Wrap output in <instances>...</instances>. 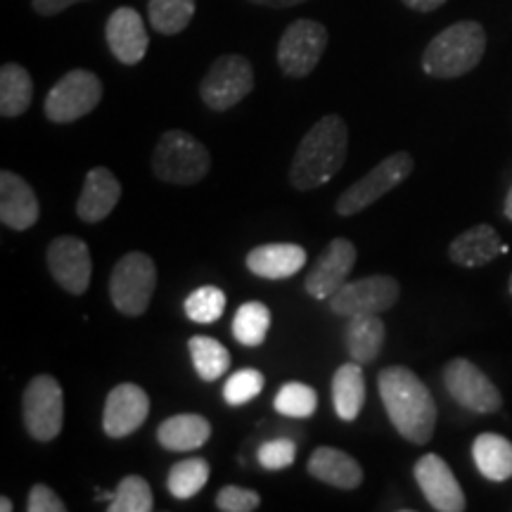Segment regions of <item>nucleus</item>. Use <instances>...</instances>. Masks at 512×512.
<instances>
[{"label":"nucleus","mask_w":512,"mask_h":512,"mask_svg":"<svg viewBox=\"0 0 512 512\" xmlns=\"http://www.w3.org/2000/svg\"><path fill=\"white\" fill-rule=\"evenodd\" d=\"M306 249L294 242H268V245L254 247L247 254V271L256 278L266 280H285L297 275L306 266Z\"/></svg>","instance_id":"21"},{"label":"nucleus","mask_w":512,"mask_h":512,"mask_svg":"<svg viewBox=\"0 0 512 512\" xmlns=\"http://www.w3.org/2000/svg\"><path fill=\"white\" fill-rule=\"evenodd\" d=\"M264 384H266V377L261 370L242 368L238 373L228 377L226 387H223V401L233 408L247 406L249 401H254L256 396L264 392Z\"/></svg>","instance_id":"35"},{"label":"nucleus","mask_w":512,"mask_h":512,"mask_svg":"<svg viewBox=\"0 0 512 512\" xmlns=\"http://www.w3.org/2000/svg\"><path fill=\"white\" fill-rule=\"evenodd\" d=\"M349 155V126L339 114L318 119L299 143L290 164L292 188L309 192L330 183Z\"/></svg>","instance_id":"2"},{"label":"nucleus","mask_w":512,"mask_h":512,"mask_svg":"<svg viewBox=\"0 0 512 512\" xmlns=\"http://www.w3.org/2000/svg\"><path fill=\"white\" fill-rule=\"evenodd\" d=\"M377 392L396 432L415 446L430 444L437 427V403L427 384L406 366H387L377 375Z\"/></svg>","instance_id":"1"},{"label":"nucleus","mask_w":512,"mask_h":512,"mask_svg":"<svg viewBox=\"0 0 512 512\" xmlns=\"http://www.w3.org/2000/svg\"><path fill=\"white\" fill-rule=\"evenodd\" d=\"M415 162L411 152H394V155L384 157L380 164L373 166L366 176L358 178L356 183H351L342 195L337 197L335 211L339 216H356L363 209H368L370 204L382 200L387 192L399 188L403 181H408V176L413 174Z\"/></svg>","instance_id":"6"},{"label":"nucleus","mask_w":512,"mask_h":512,"mask_svg":"<svg viewBox=\"0 0 512 512\" xmlns=\"http://www.w3.org/2000/svg\"><path fill=\"white\" fill-rule=\"evenodd\" d=\"M152 508H155V496H152L150 484L138 475L121 479L114 498L107 505L110 512H150Z\"/></svg>","instance_id":"34"},{"label":"nucleus","mask_w":512,"mask_h":512,"mask_svg":"<svg viewBox=\"0 0 512 512\" xmlns=\"http://www.w3.org/2000/svg\"><path fill=\"white\" fill-rule=\"evenodd\" d=\"M211 475V467L204 458H188L181 463L171 465L166 475V489L178 501H190L207 486Z\"/></svg>","instance_id":"31"},{"label":"nucleus","mask_w":512,"mask_h":512,"mask_svg":"<svg viewBox=\"0 0 512 512\" xmlns=\"http://www.w3.org/2000/svg\"><path fill=\"white\" fill-rule=\"evenodd\" d=\"M41 204L31 185L12 171H0V223L17 233L34 228Z\"/></svg>","instance_id":"18"},{"label":"nucleus","mask_w":512,"mask_h":512,"mask_svg":"<svg viewBox=\"0 0 512 512\" xmlns=\"http://www.w3.org/2000/svg\"><path fill=\"white\" fill-rule=\"evenodd\" d=\"M76 3H88V0H31V8H34L38 15L53 17L60 15L67 8H72Z\"/></svg>","instance_id":"39"},{"label":"nucleus","mask_w":512,"mask_h":512,"mask_svg":"<svg viewBox=\"0 0 512 512\" xmlns=\"http://www.w3.org/2000/svg\"><path fill=\"white\" fill-rule=\"evenodd\" d=\"M309 475L318 482L335 486L342 491H354L363 484V467L356 458H351L347 451L335 446H318L311 453Z\"/></svg>","instance_id":"22"},{"label":"nucleus","mask_w":512,"mask_h":512,"mask_svg":"<svg viewBox=\"0 0 512 512\" xmlns=\"http://www.w3.org/2000/svg\"><path fill=\"white\" fill-rule=\"evenodd\" d=\"M102 100V81L88 69H72L50 88L43 112L53 124H74L91 114Z\"/></svg>","instance_id":"7"},{"label":"nucleus","mask_w":512,"mask_h":512,"mask_svg":"<svg viewBox=\"0 0 512 512\" xmlns=\"http://www.w3.org/2000/svg\"><path fill=\"white\" fill-rule=\"evenodd\" d=\"M22 420L29 437L48 444L64 425V392L53 375H36L22 394Z\"/></svg>","instance_id":"8"},{"label":"nucleus","mask_w":512,"mask_h":512,"mask_svg":"<svg viewBox=\"0 0 512 512\" xmlns=\"http://www.w3.org/2000/svg\"><path fill=\"white\" fill-rule=\"evenodd\" d=\"M12 508H15V505H12V501H10L8 496L0 498V510H3V512H12Z\"/></svg>","instance_id":"43"},{"label":"nucleus","mask_w":512,"mask_h":512,"mask_svg":"<svg viewBox=\"0 0 512 512\" xmlns=\"http://www.w3.org/2000/svg\"><path fill=\"white\" fill-rule=\"evenodd\" d=\"M256 460L264 470H285L297 460V444L287 437L264 441L256 451Z\"/></svg>","instance_id":"36"},{"label":"nucleus","mask_w":512,"mask_h":512,"mask_svg":"<svg viewBox=\"0 0 512 512\" xmlns=\"http://www.w3.org/2000/svg\"><path fill=\"white\" fill-rule=\"evenodd\" d=\"M188 351L195 373L202 382H216L230 368V351L219 339L207 335H195L188 339Z\"/></svg>","instance_id":"28"},{"label":"nucleus","mask_w":512,"mask_h":512,"mask_svg":"<svg viewBox=\"0 0 512 512\" xmlns=\"http://www.w3.org/2000/svg\"><path fill=\"white\" fill-rule=\"evenodd\" d=\"M105 38L112 55L126 67L143 62L147 48H150V36H147L143 17H140L138 10L126 8V5L114 10L107 19Z\"/></svg>","instance_id":"17"},{"label":"nucleus","mask_w":512,"mask_h":512,"mask_svg":"<svg viewBox=\"0 0 512 512\" xmlns=\"http://www.w3.org/2000/svg\"><path fill=\"white\" fill-rule=\"evenodd\" d=\"M261 496L254 489L228 484L216 494V508L221 512H254L259 510Z\"/></svg>","instance_id":"37"},{"label":"nucleus","mask_w":512,"mask_h":512,"mask_svg":"<svg viewBox=\"0 0 512 512\" xmlns=\"http://www.w3.org/2000/svg\"><path fill=\"white\" fill-rule=\"evenodd\" d=\"M211 169L209 150L195 136L181 128L162 133L152 152V174L171 185H195L207 178Z\"/></svg>","instance_id":"4"},{"label":"nucleus","mask_w":512,"mask_h":512,"mask_svg":"<svg viewBox=\"0 0 512 512\" xmlns=\"http://www.w3.org/2000/svg\"><path fill=\"white\" fill-rule=\"evenodd\" d=\"M441 380H444L448 396L460 408H467V411L479 415L496 413L503 408V394L498 392L491 377L467 358H451L444 366Z\"/></svg>","instance_id":"10"},{"label":"nucleus","mask_w":512,"mask_h":512,"mask_svg":"<svg viewBox=\"0 0 512 512\" xmlns=\"http://www.w3.org/2000/svg\"><path fill=\"white\" fill-rule=\"evenodd\" d=\"M472 460L489 482L501 484L512 479V441L501 437V434H479L472 444Z\"/></svg>","instance_id":"26"},{"label":"nucleus","mask_w":512,"mask_h":512,"mask_svg":"<svg viewBox=\"0 0 512 512\" xmlns=\"http://www.w3.org/2000/svg\"><path fill=\"white\" fill-rule=\"evenodd\" d=\"M27 512H67V503L48 484H34L27 496Z\"/></svg>","instance_id":"38"},{"label":"nucleus","mask_w":512,"mask_h":512,"mask_svg":"<svg viewBox=\"0 0 512 512\" xmlns=\"http://www.w3.org/2000/svg\"><path fill=\"white\" fill-rule=\"evenodd\" d=\"M254 91V69L245 55H221L200 81V98L211 112H226Z\"/></svg>","instance_id":"9"},{"label":"nucleus","mask_w":512,"mask_h":512,"mask_svg":"<svg viewBox=\"0 0 512 512\" xmlns=\"http://www.w3.org/2000/svg\"><path fill=\"white\" fill-rule=\"evenodd\" d=\"M211 439V422L200 413H178L157 427V441L166 451H195Z\"/></svg>","instance_id":"24"},{"label":"nucleus","mask_w":512,"mask_h":512,"mask_svg":"<svg viewBox=\"0 0 512 512\" xmlns=\"http://www.w3.org/2000/svg\"><path fill=\"white\" fill-rule=\"evenodd\" d=\"M503 214H505V219H508V221L512 223V185H510L508 195H505V202H503Z\"/></svg>","instance_id":"42"},{"label":"nucleus","mask_w":512,"mask_h":512,"mask_svg":"<svg viewBox=\"0 0 512 512\" xmlns=\"http://www.w3.org/2000/svg\"><path fill=\"white\" fill-rule=\"evenodd\" d=\"M403 5H406L408 10H415V12H434L439 10L441 5H446L448 0H401Z\"/></svg>","instance_id":"40"},{"label":"nucleus","mask_w":512,"mask_h":512,"mask_svg":"<svg viewBox=\"0 0 512 512\" xmlns=\"http://www.w3.org/2000/svg\"><path fill=\"white\" fill-rule=\"evenodd\" d=\"M150 415V396L133 382H121L107 394L102 408V430L110 439H126L145 425Z\"/></svg>","instance_id":"15"},{"label":"nucleus","mask_w":512,"mask_h":512,"mask_svg":"<svg viewBox=\"0 0 512 512\" xmlns=\"http://www.w3.org/2000/svg\"><path fill=\"white\" fill-rule=\"evenodd\" d=\"M413 477L418 482L425 501L439 512H463L467 510V498L463 486L448 463L437 453H425L413 465Z\"/></svg>","instance_id":"14"},{"label":"nucleus","mask_w":512,"mask_h":512,"mask_svg":"<svg viewBox=\"0 0 512 512\" xmlns=\"http://www.w3.org/2000/svg\"><path fill=\"white\" fill-rule=\"evenodd\" d=\"M157 290V266L150 254L128 252L110 273V299L114 309L128 318H138L150 309Z\"/></svg>","instance_id":"5"},{"label":"nucleus","mask_w":512,"mask_h":512,"mask_svg":"<svg viewBox=\"0 0 512 512\" xmlns=\"http://www.w3.org/2000/svg\"><path fill=\"white\" fill-rule=\"evenodd\" d=\"M268 330H271V309L264 302H245L235 311L233 337L242 347H261Z\"/></svg>","instance_id":"30"},{"label":"nucleus","mask_w":512,"mask_h":512,"mask_svg":"<svg viewBox=\"0 0 512 512\" xmlns=\"http://www.w3.org/2000/svg\"><path fill=\"white\" fill-rule=\"evenodd\" d=\"M254 5H264V8H275V10H283V8H294V5H302L306 0H249Z\"/></svg>","instance_id":"41"},{"label":"nucleus","mask_w":512,"mask_h":512,"mask_svg":"<svg viewBox=\"0 0 512 512\" xmlns=\"http://www.w3.org/2000/svg\"><path fill=\"white\" fill-rule=\"evenodd\" d=\"M332 406L339 420L354 422L366 406V377L361 363H344L332 375Z\"/></svg>","instance_id":"25"},{"label":"nucleus","mask_w":512,"mask_h":512,"mask_svg":"<svg viewBox=\"0 0 512 512\" xmlns=\"http://www.w3.org/2000/svg\"><path fill=\"white\" fill-rule=\"evenodd\" d=\"M356 266V245L347 238H335L313 261L304 287L313 299H330L339 287L349 283Z\"/></svg>","instance_id":"16"},{"label":"nucleus","mask_w":512,"mask_h":512,"mask_svg":"<svg viewBox=\"0 0 512 512\" xmlns=\"http://www.w3.org/2000/svg\"><path fill=\"white\" fill-rule=\"evenodd\" d=\"M508 292H510V297H512V273H510V280H508Z\"/></svg>","instance_id":"44"},{"label":"nucleus","mask_w":512,"mask_h":512,"mask_svg":"<svg viewBox=\"0 0 512 512\" xmlns=\"http://www.w3.org/2000/svg\"><path fill=\"white\" fill-rule=\"evenodd\" d=\"M486 31L479 22H456L427 43L422 53V72L434 79H460L482 62Z\"/></svg>","instance_id":"3"},{"label":"nucleus","mask_w":512,"mask_h":512,"mask_svg":"<svg viewBox=\"0 0 512 512\" xmlns=\"http://www.w3.org/2000/svg\"><path fill=\"white\" fill-rule=\"evenodd\" d=\"M384 339H387V328L377 313H358V316L347 318L344 344H347L351 361L361 363V366L375 363L384 349Z\"/></svg>","instance_id":"23"},{"label":"nucleus","mask_w":512,"mask_h":512,"mask_svg":"<svg viewBox=\"0 0 512 512\" xmlns=\"http://www.w3.org/2000/svg\"><path fill=\"white\" fill-rule=\"evenodd\" d=\"M328 41V29L323 24L313 22V19H297L280 36L278 53H275L278 67L290 79H304L318 67Z\"/></svg>","instance_id":"11"},{"label":"nucleus","mask_w":512,"mask_h":512,"mask_svg":"<svg viewBox=\"0 0 512 512\" xmlns=\"http://www.w3.org/2000/svg\"><path fill=\"white\" fill-rule=\"evenodd\" d=\"M197 0H150L147 3V19L150 27L162 36H176L188 29L195 17Z\"/></svg>","instance_id":"29"},{"label":"nucleus","mask_w":512,"mask_h":512,"mask_svg":"<svg viewBox=\"0 0 512 512\" xmlns=\"http://www.w3.org/2000/svg\"><path fill=\"white\" fill-rule=\"evenodd\" d=\"M273 408L285 418H299L306 420L318 411V394L316 389L304 382H287L275 394Z\"/></svg>","instance_id":"32"},{"label":"nucleus","mask_w":512,"mask_h":512,"mask_svg":"<svg viewBox=\"0 0 512 512\" xmlns=\"http://www.w3.org/2000/svg\"><path fill=\"white\" fill-rule=\"evenodd\" d=\"M46 264L53 280L64 292L79 297V294H86L88 287H91V249L76 235H60V238L50 242Z\"/></svg>","instance_id":"13"},{"label":"nucleus","mask_w":512,"mask_h":512,"mask_svg":"<svg viewBox=\"0 0 512 512\" xmlns=\"http://www.w3.org/2000/svg\"><path fill=\"white\" fill-rule=\"evenodd\" d=\"M401 285L392 275H368V278L344 283L328 299L335 316L351 318L358 313H384L399 302Z\"/></svg>","instance_id":"12"},{"label":"nucleus","mask_w":512,"mask_h":512,"mask_svg":"<svg viewBox=\"0 0 512 512\" xmlns=\"http://www.w3.org/2000/svg\"><path fill=\"white\" fill-rule=\"evenodd\" d=\"M34 100V81L22 64L8 62L0 69V114L5 119L22 117Z\"/></svg>","instance_id":"27"},{"label":"nucleus","mask_w":512,"mask_h":512,"mask_svg":"<svg viewBox=\"0 0 512 512\" xmlns=\"http://www.w3.org/2000/svg\"><path fill=\"white\" fill-rule=\"evenodd\" d=\"M501 254H508V245H503L498 230L489 223L467 228L448 245V259L460 268H482Z\"/></svg>","instance_id":"20"},{"label":"nucleus","mask_w":512,"mask_h":512,"mask_svg":"<svg viewBox=\"0 0 512 512\" xmlns=\"http://www.w3.org/2000/svg\"><path fill=\"white\" fill-rule=\"evenodd\" d=\"M183 311L192 323H200V325L216 323V320L223 316V311H226V292L214 285L197 287V290H192L188 294V299H185Z\"/></svg>","instance_id":"33"},{"label":"nucleus","mask_w":512,"mask_h":512,"mask_svg":"<svg viewBox=\"0 0 512 512\" xmlns=\"http://www.w3.org/2000/svg\"><path fill=\"white\" fill-rule=\"evenodd\" d=\"M121 200V183L107 166H95L86 174L79 202H76V216L83 223H100L112 214Z\"/></svg>","instance_id":"19"}]
</instances>
